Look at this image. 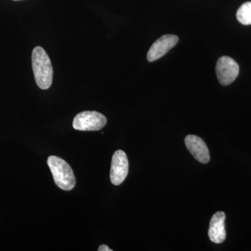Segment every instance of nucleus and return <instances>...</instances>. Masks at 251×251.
Masks as SVG:
<instances>
[{
	"label": "nucleus",
	"mask_w": 251,
	"mask_h": 251,
	"mask_svg": "<svg viewBox=\"0 0 251 251\" xmlns=\"http://www.w3.org/2000/svg\"><path fill=\"white\" fill-rule=\"evenodd\" d=\"M31 62L38 87L41 90H48L52 85L53 69L50 59L43 48L37 46L33 50Z\"/></svg>",
	"instance_id": "f257e3e1"
},
{
	"label": "nucleus",
	"mask_w": 251,
	"mask_h": 251,
	"mask_svg": "<svg viewBox=\"0 0 251 251\" xmlns=\"http://www.w3.org/2000/svg\"><path fill=\"white\" fill-rule=\"evenodd\" d=\"M49 165L54 182L61 189L71 191L75 187L76 180L72 168L69 164L58 156H51L48 159Z\"/></svg>",
	"instance_id": "f03ea898"
},
{
	"label": "nucleus",
	"mask_w": 251,
	"mask_h": 251,
	"mask_svg": "<svg viewBox=\"0 0 251 251\" xmlns=\"http://www.w3.org/2000/svg\"><path fill=\"white\" fill-rule=\"evenodd\" d=\"M106 123V117L103 114L96 111H85L75 117L73 126L77 130L94 131L102 129Z\"/></svg>",
	"instance_id": "7ed1b4c3"
},
{
	"label": "nucleus",
	"mask_w": 251,
	"mask_h": 251,
	"mask_svg": "<svg viewBox=\"0 0 251 251\" xmlns=\"http://www.w3.org/2000/svg\"><path fill=\"white\" fill-rule=\"evenodd\" d=\"M216 75L222 85H228L237 78L239 73V65L233 59L224 56L218 60L216 67Z\"/></svg>",
	"instance_id": "20e7f679"
},
{
	"label": "nucleus",
	"mask_w": 251,
	"mask_h": 251,
	"mask_svg": "<svg viewBox=\"0 0 251 251\" xmlns=\"http://www.w3.org/2000/svg\"><path fill=\"white\" fill-rule=\"evenodd\" d=\"M128 173V161L122 150H117L112 156L110 180L112 184L119 186L125 181Z\"/></svg>",
	"instance_id": "39448f33"
},
{
	"label": "nucleus",
	"mask_w": 251,
	"mask_h": 251,
	"mask_svg": "<svg viewBox=\"0 0 251 251\" xmlns=\"http://www.w3.org/2000/svg\"><path fill=\"white\" fill-rule=\"evenodd\" d=\"M179 41V38L173 34H166L157 39L150 48L148 53L149 62H152L161 58L174 48Z\"/></svg>",
	"instance_id": "423d86ee"
},
{
	"label": "nucleus",
	"mask_w": 251,
	"mask_h": 251,
	"mask_svg": "<svg viewBox=\"0 0 251 251\" xmlns=\"http://www.w3.org/2000/svg\"><path fill=\"white\" fill-rule=\"evenodd\" d=\"M185 144L193 156L203 164L209 163L210 160L209 151L205 143L197 135H189L185 138Z\"/></svg>",
	"instance_id": "0eeeda50"
},
{
	"label": "nucleus",
	"mask_w": 251,
	"mask_h": 251,
	"mask_svg": "<svg viewBox=\"0 0 251 251\" xmlns=\"http://www.w3.org/2000/svg\"><path fill=\"white\" fill-rule=\"evenodd\" d=\"M225 220L226 214L224 211H218L211 218L208 235L211 242L215 244H221L226 240Z\"/></svg>",
	"instance_id": "6e6552de"
},
{
	"label": "nucleus",
	"mask_w": 251,
	"mask_h": 251,
	"mask_svg": "<svg viewBox=\"0 0 251 251\" xmlns=\"http://www.w3.org/2000/svg\"><path fill=\"white\" fill-rule=\"evenodd\" d=\"M237 18L244 25H251V1L244 3L238 9Z\"/></svg>",
	"instance_id": "1a4fd4ad"
},
{
	"label": "nucleus",
	"mask_w": 251,
	"mask_h": 251,
	"mask_svg": "<svg viewBox=\"0 0 251 251\" xmlns=\"http://www.w3.org/2000/svg\"><path fill=\"white\" fill-rule=\"evenodd\" d=\"M99 251H112L107 245H101L99 247Z\"/></svg>",
	"instance_id": "9d476101"
},
{
	"label": "nucleus",
	"mask_w": 251,
	"mask_h": 251,
	"mask_svg": "<svg viewBox=\"0 0 251 251\" xmlns=\"http://www.w3.org/2000/svg\"><path fill=\"white\" fill-rule=\"evenodd\" d=\"M14 1H20V0H14Z\"/></svg>",
	"instance_id": "9b49d317"
}]
</instances>
